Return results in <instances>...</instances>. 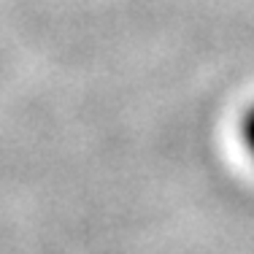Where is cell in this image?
Returning a JSON list of instances; mask_svg holds the SVG:
<instances>
[{"instance_id":"6da1fadb","label":"cell","mask_w":254,"mask_h":254,"mask_svg":"<svg viewBox=\"0 0 254 254\" xmlns=\"http://www.w3.org/2000/svg\"><path fill=\"white\" fill-rule=\"evenodd\" d=\"M244 143L254 157V108H249V114L244 117Z\"/></svg>"}]
</instances>
